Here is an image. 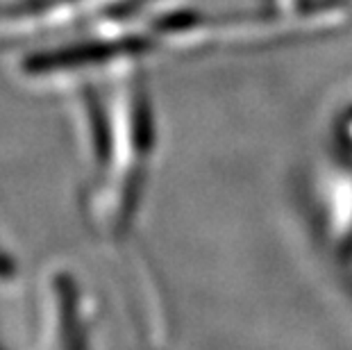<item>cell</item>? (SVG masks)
<instances>
[{"mask_svg":"<svg viewBox=\"0 0 352 350\" xmlns=\"http://www.w3.org/2000/svg\"><path fill=\"white\" fill-rule=\"evenodd\" d=\"M132 0H48V3H25L0 10V36H30L73 25L94 17L107 19Z\"/></svg>","mask_w":352,"mask_h":350,"instance_id":"cell-2","label":"cell"},{"mask_svg":"<svg viewBox=\"0 0 352 350\" xmlns=\"http://www.w3.org/2000/svg\"><path fill=\"white\" fill-rule=\"evenodd\" d=\"M109 71L114 87L104 107V139L96 160L100 164V180L87 200V212L100 237L116 241L130 230L137 214L153 151V116L134 62L116 64Z\"/></svg>","mask_w":352,"mask_h":350,"instance_id":"cell-1","label":"cell"},{"mask_svg":"<svg viewBox=\"0 0 352 350\" xmlns=\"http://www.w3.org/2000/svg\"><path fill=\"white\" fill-rule=\"evenodd\" d=\"M271 10L280 14H298L309 10L307 0H271Z\"/></svg>","mask_w":352,"mask_h":350,"instance_id":"cell-3","label":"cell"}]
</instances>
